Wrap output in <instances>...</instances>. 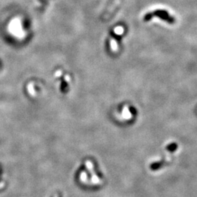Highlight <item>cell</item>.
I'll list each match as a JSON object with an SVG mask.
<instances>
[]
</instances>
